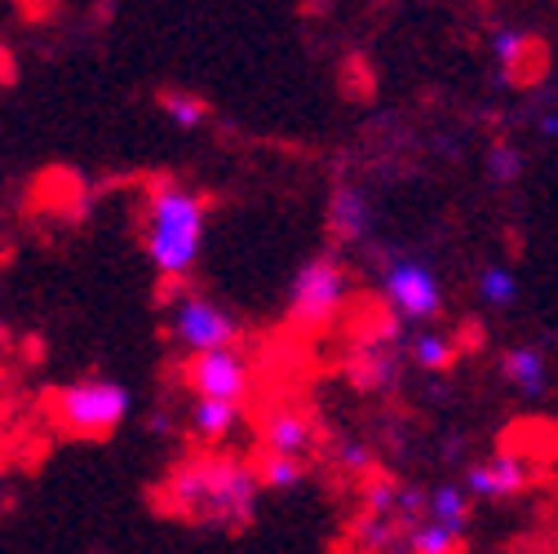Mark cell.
I'll return each instance as SVG.
<instances>
[{"label": "cell", "instance_id": "cell-1", "mask_svg": "<svg viewBox=\"0 0 558 554\" xmlns=\"http://www.w3.org/2000/svg\"><path fill=\"white\" fill-rule=\"evenodd\" d=\"M262 479L257 466L231 461V457H195L182 461L169 483H165V502L208 528H244L257 510Z\"/></svg>", "mask_w": 558, "mask_h": 554}, {"label": "cell", "instance_id": "cell-2", "mask_svg": "<svg viewBox=\"0 0 558 554\" xmlns=\"http://www.w3.org/2000/svg\"><path fill=\"white\" fill-rule=\"evenodd\" d=\"M204 227H208L204 195H195L182 182H156L147 195V218H143L147 262L160 275H169V280H182L204 249Z\"/></svg>", "mask_w": 558, "mask_h": 554}, {"label": "cell", "instance_id": "cell-3", "mask_svg": "<svg viewBox=\"0 0 558 554\" xmlns=\"http://www.w3.org/2000/svg\"><path fill=\"white\" fill-rule=\"evenodd\" d=\"M129 408H133L129 386L111 382V377H85V382H72L53 395L58 426L72 435H85V439H102V435L120 431Z\"/></svg>", "mask_w": 558, "mask_h": 554}, {"label": "cell", "instance_id": "cell-4", "mask_svg": "<svg viewBox=\"0 0 558 554\" xmlns=\"http://www.w3.org/2000/svg\"><path fill=\"white\" fill-rule=\"evenodd\" d=\"M345 298H351V275L332 253L311 257L298 275H293V289H289V320L298 328H324L341 315Z\"/></svg>", "mask_w": 558, "mask_h": 554}, {"label": "cell", "instance_id": "cell-5", "mask_svg": "<svg viewBox=\"0 0 558 554\" xmlns=\"http://www.w3.org/2000/svg\"><path fill=\"white\" fill-rule=\"evenodd\" d=\"M169 333H173V341L182 346V351H191V360H195V356L227 351V346H235V333H240V328H235L231 311H222L218 302L186 293V298L173 302Z\"/></svg>", "mask_w": 558, "mask_h": 554}, {"label": "cell", "instance_id": "cell-6", "mask_svg": "<svg viewBox=\"0 0 558 554\" xmlns=\"http://www.w3.org/2000/svg\"><path fill=\"white\" fill-rule=\"evenodd\" d=\"M386 302L395 306L399 320H412V324L435 320L444 306L439 275L416 257H390L386 262Z\"/></svg>", "mask_w": 558, "mask_h": 554}, {"label": "cell", "instance_id": "cell-7", "mask_svg": "<svg viewBox=\"0 0 558 554\" xmlns=\"http://www.w3.org/2000/svg\"><path fill=\"white\" fill-rule=\"evenodd\" d=\"M186 386L195 390V399H222V404H240L253 386V364L240 346H227V351H208L195 356L186 364Z\"/></svg>", "mask_w": 558, "mask_h": 554}, {"label": "cell", "instance_id": "cell-8", "mask_svg": "<svg viewBox=\"0 0 558 554\" xmlns=\"http://www.w3.org/2000/svg\"><path fill=\"white\" fill-rule=\"evenodd\" d=\"M532 483V466L519 453H497L493 461H478L465 470L470 497H519Z\"/></svg>", "mask_w": 558, "mask_h": 554}, {"label": "cell", "instance_id": "cell-9", "mask_svg": "<svg viewBox=\"0 0 558 554\" xmlns=\"http://www.w3.org/2000/svg\"><path fill=\"white\" fill-rule=\"evenodd\" d=\"M319 444V426L298 408H275L266 418V453L275 457H293V461H306Z\"/></svg>", "mask_w": 558, "mask_h": 554}, {"label": "cell", "instance_id": "cell-10", "mask_svg": "<svg viewBox=\"0 0 558 554\" xmlns=\"http://www.w3.org/2000/svg\"><path fill=\"white\" fill-rule=\"evenodd\" d=\"M328 227H332L341 240H360V236L373 231V204L364 200L360 186H337V191H332Z\"/></svg>", "mask_w": 558, "mask_h": 554}, {"label": "cell", "instance_id": "cell-11", "mask_svg": "<svg viewBox=\"0 0 558 554\" xmlns=\"http://www.w3.org/2000/svg\"><path fill=\"white\" fill-rule=\"evenodd\" d=\"M240 404H222V399H195L191 408V431L204 439V444H222L235 426H240Z\"/></svg>", "mask_w": 558, "mask_h": 554}, {"label": "cell", "instance_id": "cell-12", "mask_svg": "<svg viewBox=\"0 0 558 554\" xmlns=\"http://www.w3.org/2000/svg\"><path fill=\"white\" fill-rule=\"evenodd\" d=\"M501 369H506V377H510L519 390H527V395L545 390L549 369H545V356L536 351V346H514V351L501 360Z\"/></svg>", "mask_w": 558, "mask_h": 554}, {"label": "cell", "instance_id": "cell-13", "mask_svg": "<svg viewBox=\"0 0 558 554\" xmlns=\"http://www.w3.org/2000/svg\"><path fill=\"white\" fill-rule=\"evenodd\" d=\"M457 545H461V528L435 523L430 515L416 519L408 532V554H457Z\"/></svg>", "mask_w": 558, "mask_h": 554}, {"label": "cell", "instance_id": "cell-14", "mask_svg": "<svg viewBox=\"0 0 558 554\" xmlns=\"http://www.w3.org/2000/svg\"><path fill=\"white\" fill-rule=\"evenodd\" d=\"M465 510H470V493L461 483H439L426 502V515L435 523H448V528H465Z\"/></svg>", "mask_w": 558, "mask_h": 554}, {"label": "cell", "instance_id": "cell-15", "mask_svg": "<svg viewBox=\"0 0 558 554\" xmlns=\"http://www.w3.org/2000/svg\"><path fill=\"white\" fill-rule=\"evenodd\" d=\"M257 479H262V489H270V493H289V489H298V483L306 479V461L262 453V461H257Z\"/></svg>", "mask_w": 558, "mask_h": 554}, {"label": "cell", "instance_id": "cell-16", "mask_svg": "<svg viewBox=\"0 0 558 554\" xmlns=\"http://www.w3.org/2000/svg\"><path fill=\"white\" fill-rule=\"evenodd\" d=\"M412 360L422 364V369H448L452 360H457V346H452V337L448 333H435V328H426V333H416V341H412Z\"/></svg>", "mask_w": 558, "mask_h": 554}, {"label": "cell", "instance_id": "cell-17", "mask_svg": "<svg viewBox=\"0 0 558 554\" xmlns=\"http://www.w3.org/2000/svg\"><path fill=\"white\" fill-rule=\"evenodd\" d=\"M478 298L487 306H510L519 298V285H514V270L510 266H483L478 275Z\"/></svg>", "mask_w": 558, "mask_h": 554}, {"label": "cell", "instance_id": "cell-18", "mask_svg": "<svg viewBox=\"0 0 558 554\" xmlns=\"http://www.w3.org/2000/svg\"><path fill=\"white\" fill-rule=\"evenodd\" d=\"M532 49H536V40H532L527 32H519V27H501V32L493 36V53L501 58L506 72H514L519 62H527V58H532Z\"/></svg>", "mask_w": 558, "mask_h": 554}, {"label": "cell", "instance_id": "cell-19", "mask_svg": "<svg viewBox=\"0 0 558 554\" xmlns=\"http://www.w3.org/2000/svg\"><path fill=\"white\" fill-rule=\"evenodd\" d=\"M160 107H165V116H169L178 129H199V124L208 120V103L195 98V94H165Z\"/></svg>", "mask_w": 558, "mask_h": 554}, {"label": "cell", "instance_id": "cell-20", "mask_svg": "<svg viewBox=\"0 0 558 554\" xmlns=\"http://www.w3.org/2000/svg\"><path fill=\"white\" fill-rule=\"evenodd\" d=\"M487 173H493L497 182H514L523 173V152L514 143H497L493 152H487Z\"/></svg>", "mask_w": 558, "mask_h": 554}, {"label": "cell", "instance_id": "cell-21", "mask_svg": "<svg viewBox=\"0 0 558 554\" xmlns=\"http://www.w3.org/2000/svg\"><path fill=\"white\" fill-rule=\"evenodd\" d=\"M341 466L364 470V466H368V448H364V444H341Z\"/></svg>", "mask_w": 558, "mask_h": 554}, {"label": "cell", "instance_id": "cell-22", "mask_svg": "<svg viewBox=\"0 0 558 554\" xmlns=\"http://www.w3.org/2000/svg\"><path fill=\"white\" fill-rule=\"evenodd\" d=\"M541 129H545V133H558V116H554V111H545V116H541Z\"/></svg>", "mask_w": 558, "mask_h": 554}]
</instances>
